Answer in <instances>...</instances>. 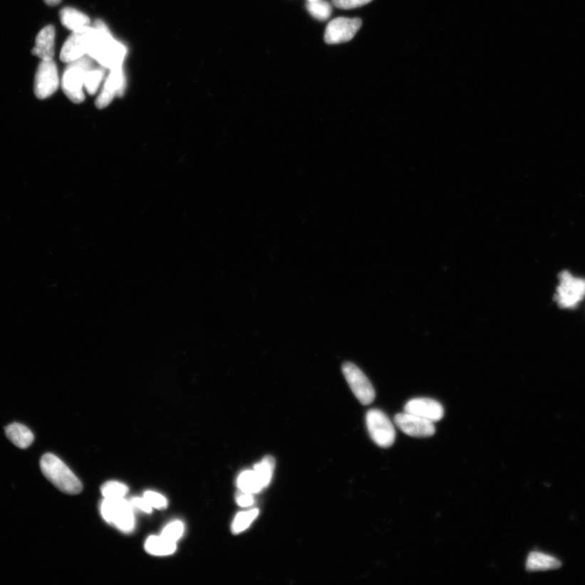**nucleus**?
<instances>
[{"mask_svg": "<svg viewBox=\"0 0 585 585\" xmlns=\"http://www.w3.org/2000/svg\"><path fill=\"white\" fill-rule=\"evenodd\" d=\"M394 423L401 432L413 438H429L436 432L433 422L405 411L395 416Z\"/></svg>", "mask_w": 585, "mask_h": 585, "instance_id": "11", "label": "nucleus"}, {"mask_svg": "<svg viewBox=\"0 0 585 585\" xmlns=\"http://www.w3.org/2000/svg\"><path fill=\"white\" fill-rule=\"evenodd\" d=\"M184 525L181 521H174L164 527L162 536L176 543L184 533Z\"/></svg>", "mask_w": 585, "mask_h": 585, "instance_id": "25", "label": "nucleus"}, {"mask_svg": "<svg viewBox=\"0 0 585 585\" xmlns=\"http://www.w3.org/2000/svg\"><path fill=\"white\" fill-rule=\"evenodd\" d=\"M562 565V562L554 556L533 552L527 556L526 570L533 572L552 571L559 569Z\"/></svg>", "mask_w": 585, "mask_h": 585, "instance_id": "15", "label": "nucleus"}, {"mask_svg": "<svg viewBox=\"0 0 585 585\" xmlns=\"http://www.w3.org/2000/svg\"><path fill=\"white\" fill-rule=\"evenodd\" d=\"M42 473L57 489L67 495H78L83 490L81 481L60 458L46 454L40 462Z\"/></svg>", "mask_w": 585, "mask_h": 585, "instance_id": "2", "label": "nucleus"}, {"mask_svg": "<svg viewBox=\"0 0 585 585\" xmlns=\"http://www.w3.org/2000/svg\"><path fill=\"white\" fill-rule=\"evenodd\" d=\"M405 412L426 418L433 423L440 421L444 416V409L439 401L431 399L417 398L407 401Z\"/></svg>", "mask_w": 585, "mask_h": 585, "instance_id": "13", "label": "nucleus"}, {"mask_svg": "<svg viewBox=\"0 0 585 585\" xmlns=\"http://www.w3.org/2000/svg\"><path fill=\"white\" fill-rule=\"evenodd\" d=\"M315 1V0H307V2Z\"/></svg>", "mask_w": 585, "mask_h": 585, "instance_id": "31", "label": "nucleus"}, {"mask_svg": "<svg viewBox=\"0 0 585 585\" xmlns=\"http://www.w3.org/2000/svg\"><path fill=\"white\" fill-rule=\"evenodd\" d=\"M275 465H276V462H275L274 458L268 455L254 466L255 474L263 490L270 484L273 477Z\"/></svg>", "mask_w": 585, "mask_h": 585, "instance_id": "19", "label": "nucleus"}, {"mask_svg": "<svg viewBox=\"0 0 585 585\" xmlns=\"http://www.w3.org/2000/svg\"><path fill=\"white\" fill-rule=\"evenodd\" d=\"M559 278V285L556 292V301L562 307H575L585 296V280L576 278L567 271L562 272Z\"/></svg>", "mask_w": 585, "mask_h": 585, "instance_id": "6", "label": "nucleus"}, {"mask_svg": "<svg viewBox=\"0 0 585 585\" xmlns=\"http://www.w3.org/2000/svg\"><path fill=\"white\" fill-rule=\"evenodd\" d=\"M366 423L371 439L377 446L382 448L393 446L396 438L395 428L385 413L377 409L370 410L366 415Z\"/></svg>", "mask_w": 585, "mask_h": 585, "instance_id": "5", "label": "nucleus"}, {"mask_svg": "<svg viewBox=\"0 0 585 585\" xmlns=\"http://www.w3.org/2000/svg\"><path fill=\"white\" fill-rule=\"evenodd\" d=\"M93 31V26H90L83 31L73 32L71 36L66 40L65 44L63 45L60 53V60L68 64V63L75 61L83 58L85 56H88Z\"/></svg>", "mask_w": 585, "mask_h": 585, "instance_id": "10", "label": "nucleus"}, {"mask_svg": "<svg viewBox=\"0 0 585 585\" xmlns=\"http://www.w3.org/2000/svg\"><path fill=\"white\" fill-rule=\"evenodd\" d=\"M362 26L359 19L338 17L331 21L325 32V42L327 44H340L351 41Z\"/></svg>", "mask_w": 585, "mask_h": 585, "instance_id": "9", "label": "nucleus"}, {"mask_svg": "<svg viewBox=\"0 0 585 585\" xmlns=\"http://www.w3.org/2000/svg\"><path fill=\"white\" fill-rule=\"evenodd\" d=\"M372 0H332L334 7L341 9H353L371 3Z\"/></svg>", "mask_w": 585, "mask_h": 585, "instance_id": "27", "label": "nucleus"}, {"mask_svg": "<svg viewBox=\"0 0 585 585\" xmlns=\"http://www.w3.org/2000/svg\"><path fill=\"white\" fill-rule=\"evenodd\" d=\"M56 30L48 26L38 33L32 54L42 60H53L55 56Z\"/></svg>", "mask_w": 585, "mask_h": 585, "instance_id": "14", "label": "nucleus"}, {"mask_svg": "<svg viewBox=\"0 0 585 585\" xmlns=\"http://www.w3.org/2000/svg\"><path fill=\"white\" fill-rule=\"evenodd\" d=\"M102 518L120 531L130 532L135 529L133 507L125 498L106 499L101 504Z\"/></svg>", "mask_w": 585, "mask_h": 585, "instance_id": "4", "label": "nucleus"}, {"mask_svg": "<svg viewBox=\"0 0 585 585\" xmlns=\"http://www.w3.org/2000/svg\"><path fill=\"white\" fill-rule=\"evenodd\" d=\"M105 68H93L85 74V89L89 95H93L99 90L100 85L105 79Z\"/></svg>", "mask_w": 585, "mask_h": 585, "instance_id": "21", "label": "nucleus"}, {"mask_svg": "<svg viewBox=\"0 0 585 585\" xmlns=\"http://www.w3.org/2000/svg\"><path fill=\"white\" fill-rule=\"evenodd\" d=\"M306 9L315 19L321 21L328 20L332 11L331 4L325 1V0H315V1L307 2Z\"/></svg>", "mask_w": 585, "mask_h": 585, "instance_id": "23", "label": "nucleus"}, {"mask_svg": "<svg viewBox=\"0 0 585 585\" xmlns=\"http://www.w3.org/2000/svg\"><path fill=\"white\" fill-rule=\"evenodd\" d=\"M143 497L146 499L152 508L163 510L168 506L167 499L158 492L147 491L144 493Z\"/></svg>", "mask_w": 585, "mask_h": 585, "instance_id": "26", "label": "nucleus"}, {"mask_svg": "<svg viewBox=\"0 0 585 585\" xmlns=\"http://www.w3.org/2000/svg\"><path fill=\"white\" fill-rule=\"evenodd\" d=\"M94 67L95 60L89 56L68 63L63 74L61 87L65 95L72 102L80 103L85 100L83 88L85 74Z\"/></svg>", "mask_w": 585, "mask_h": 585, "instance_id": "3", "label": "nucleus"}, {"mask_svg": "<svg viewBox=\"0 0 585 585\" xmlns=\"http://www.w3.org/2000/svg\"><path fill=\"white\" fill-rule=\"evenodd\" d=\"M60 17L62 25L72 32L81 31L91 26L89 17L75 9H63Z\"/></svg>", "mask_w": 585, "mask_h": 585, "instance_id": "16", "label": "nucleus"}, {"mask_svg": "<svg viewBox=\"0 0 585 585\" xmlns=\"http://www.w3.org/2000/svg\"><path fill=\"white\" fill-rule=\"evenodd\" d=\"M59 85V73L56 63L53 60L40 62L34 78V94L38 99H48L58 90Z\"/></svg>", "mask_w": 585, "mask_h": 585, "instance_id": "8", "label": "nucleus"}, {"mask_svg": "<svg viewBox=\"0 0 585 585\" xmlns=\"http://www.w3.org/2000/svg\"><path fill=\"white\" fill-rule=\"evenodd\" d=\"M6 437L20 449H27L34 441L33 433L21 423H14L5 428Z\"/></svg>", "mask_w": 585, "mask_h": 585, "instance_id": "17", "label": "nucleus"}, {"mask_svg": "<svg viewBox=\"0 0 585 585\" xmlns=\"http://www.w3.org/2000/svg\"><path fill=\"white\" fill-rule=\"evenodd\" d=\"M93 28L88 56L109 70L123 67L127 54L125 46L112 37L105 22L98 20Z\"/></svg>", "mask_w": 585, "mask_h": 585, "instance_id": "1", "label": "nucleus"}, {"mask_svg": "<svg viewBox=\"0 0 585 585\" xmlns=\"http://www.w3.org/2000/svg\"><path fill=\"white\" fill-rule=\"evenodd\" d=\"M342 371L349 386L360 403L363 405L371 404L376 398L375 389L364 372L357 365L349 362L343 364Z\"/></svg>", "mask_w": 585, "mask_h": 585, "instance_id": "7", "label": "nucleus"}, {"mask_svg": "<svg viewBox=\"0 0 585 585\" xmlns=\"http://www.w3.org/2000/svg\"><path fill=\"white\" fill-rule=\"evenodd\" d=\"M259 515L260 510L258 509L238 513L236 517L234 518L231 525V530L233 534H239V533L248 529Z\"/></svg>", "mask_w": 585, "mask_h": 585, "instance_id": "22", "label": "nucleus"}, {"mask_svg": "<svg viewBox=\"0 0 585 585\" xmlns=\"http://www.w3.org/2000/svg\"><path fill=\"white\" fill-rule=\"evenodd\" d=\"M145 549L148 554L154 556H167L176 552V543L168 540L162 535L152 536L145 543Z\"/></svg>", "mask_w": 585, "mask_h": 585, "instance_id": "18", "label": "nucleus"}, {"mask_svg": "<svg viewBox=\"0 0 585 585\" xmlns=\"http://www.w3.org/2000/svg\"><path fill=\"white\" fill-rule=\"evenodd\" d=\"M126 79L123 67L110 70L108 76L105 78V84H103L100 95L97 97L96 107L100 109L107 107L115 97H122L124 95Z\"/></svg>", "mask_w": 585, "mask_h": 585, "instance_id": "12", "label": "nucleus"}, {"mask_svg": "<svg viewBox=\"0 0 585 585\" xmlns=\"http://www.w3.org/2000/svg\"><path fill=\"white\" fill-rule=\"evenodd\" d=\"M237 485L240 491L252 493V495H255L263 490L254 470H246L241 473L237 480Z\"/></svg>", "mask_w": 585, "mask_h": 585, "instance_id": "20", "label": "nucleus"}, {"mask_svg": "<svg viewBox=\"0 0 585 585\" xmlns=\"http://www.w3.org/2000/svg\"><path fill=\"white\" fill-rule=\"evenodd\" d=\"M132 507L139 509L146 513H152V507L150 504L147 502L144 497H134L130 502Z\"/></svg>", "mask_w": 585, "mask_h": 585, "instance_id": "29", "label": "nucleus"}, {"mask_svg": "<svg viewBox=\"0 0 585 585\" xmlns=\"http://www.w3.org/2000/svg\"><path fill=\"white\" fill-rule=\"evenodd\" d=\"M44 2L49 6H56L58 5L61 2V0H44Z\"/></svg>", "mask_w": 585, "mask_h": 585, "instance_id": "30", "label": "nucleus"}, {"mask_svg": "<svg viewBox=\"0 0 585 585\" xmlns=\"http://www.w3.org/2000/svg\"><path fill=\"white\" fill-rule=\"evenodd\" d=\"M254 495L249 492H244L239 490L236 495V502L241 507H249L254 504Z\"/></svg>", "mask_w": 585, "mask_h": 585, "instance_id": "28", "label": "nucleus"}, {"mask_svg": "<svg viewBox=\"0 0 585 585\" xmlns=\"http://www.w3.org/2000/svg\"><path fill=\"white\" fill-rule=\"evenodd\" d=\"M129 492V488L117 481H109L101 488L103 497L106 499H122Z\"/></svg>", "mask_w": 585, "mask_h": 585, "instance_id": "24", "label": "nucleus"}]
</instances>
